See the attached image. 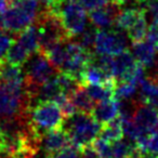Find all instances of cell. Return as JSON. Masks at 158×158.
<instances>
[{
    "label": "cell",
    "mask_w": 158,
    "mask_h": 158,
    "mask_svg": "<svg viewBox=\"0 0 158 158\" xmlns=\"http://www.w3.org/2000/svg\"><path fill=\"white\" fill-rule=\"evenodd\" d=\"M147 1H149V0H136V2L139 3H146Z\"/></svg>",
    "instance_id": "39"
},
{
    "label": "cell",
    "mask_w": 158,
    "mask_h": 158,
    "mask_svg": "<svg viewBox=\"0 0 158 158\" xmlns=\"http://www.w3.org/2000/svg\"><path fill=\"white\" fill-rule=\"evenodd\" d=\"M80 149L75 147L74 145L69 144L56 154L52 156V158H81V153H79Z\"/></svg>",
    "instance_id": "30"
},
{
    "label": "cell",
    "mask_w": 158,
    "mask_h": 158,
    "mask_svg": "<svg viewBox=\"0 0 158 158\" xmlns=\"http://www.w3.org/2000/svg\"><path fill=\"white\" fill-rule=\"evenodd\" d=\"M66 41H67V40L59 42V44H54L53 47H51L50 49H48V50L44 52V54H46V56L48 57L49 61H50V63L52 64L59 72L62 70L64 64H65L66 59H67Z\"/></svg>",
    "instance_id": "20"
},
{
    "label": "cell",
    "mask_w": 158,
    "mask_h": 158,
    "mask_svg": "<svg viewBox=\"0 0 158 158\" xmlns=\"http://www.w3.org/2000/svg\"><path fill=\"white\" fill-rule=\"evenodd\" d=\"M139 101L149 105L158 113V84L151 77L145 78L140 85Z\"/></svg>",
    "instance_id": "17"
},
{
    "label": "cell",
    "mask_w": 158,
    "mask_h": 158,
    "mask_svg": "<svg viewBox=\"0 0 158 158\" xmlns=\"http://www.w3.org/2000/svg\"><path fill=\"white\" fill-rule=\"evenodd\" d=\"M112 144L113 158H131L138 152L135 142L132 140L121 139Z\"/></svg>",
    "instance_id": "23"
},
{
    "label": "cell",
    "mask_w": 158,
    "mask_h": 158,
    "mask_svg": "<svg viewBox=\"0 0 158 158\" xmlns=\"http://www.w3.org/2000/svg\"><path fill=\"white\" fill-rule=\"evenodd\" d=\"M15 40L31 55L40 50L39 31H38V27L36 24L31 25L26 29L18 34V37H16Z\"/></svg>",
    "instance_id": "16"
},
{
    "label": "cell",
    "mask_w": 158,
    "mask_h": 158,
    "mask_svg": "<svg viewBox=\"0 0 158 158\" xmlns=\"http://www.w3.org/2000/svg\"><path fill=\"white\" fill-rule=\"evenodd\" d=\"M44 158H52V156H49V155H47V154H46V157H44Z\"/></svg>",
    "instance_id": "45"
},
{
    "label": "cell",
    "mask_w": 158,
    "mask_h": 158,
    "mask_svg": "<svg viewBox=\"0 0 158 158\" xmlns=\"http://www.w3.org/2000/svg\"><path fill=\"white\" fill-rule=\"evenodd\" d=\"M98 31H99V28H97L94 25L86 27V29L79 35L80 37H79L78 44L81 47H84L85 49H87V50L92 51V48L94 49Z\"/></svg>",
    "instance_id": "27"
},
{
    "label": "cell",
    "mask_w": 158,
    "mask_h": 158,
    "mask_svg": "<svg viewBox=\"0 0 158 158\" xmlns=\"http://www.w3.org/2000/svg\"><path fill=\"white\" fill-rule=\"evenodd\" d=\"M142 11L143 8H127L125 10H120L115 19V27L120 31H128Z\"/></svg>",
    "instance_id": "21"
},
{
    "label": "cell",
    "mask_w": 158,
    "mask_h": 158,
    "mask_svg": "<svg viewBox=\"0 0 158 158\" xmlns=\"http://www.w3.org/2000/svg\"><path fill=\"white\" fill-rule=\"evenodd\" d=\"M132 54L135 60L141 63L145 68H153L156 65V55L158 52V48L149 42L148 40L134 42L132 44Z\"/></svg>",
    "instance_id": "12"
},
{
    "label": "cell",
    "mask_w": 158,
    "mask_h": 158,
    "mask_svg": "<svg viewBox=\"0 0 158 158\" xmlns=\"http://www.w3.org/2000/svg\"><path fill=\"white\" fill-rule=\"evenodd\" d=\"M138 61L131 51H125L113 55L112 77L116 81H128L135 68Z\"/></svg>",
    "instance_id": "8"
},
{
    "label": "cell",
    "mask_w": 158,
    "mask_h": 158,
    "mask_svg": "<svg viewBox=\"0 0 158 158\" xmlns=\"http://www.w3.org/2000/svg\"><path fill=\"white\" fill-rule=\"evenodd\" d=\"M24 65L25 68L23 70L25 74V81L28 94L34 92L38 87L48 81L49 79L54 77L57 70L50 63L46 54L40 50L33 53Z\"/></svg>",
    "instance_id": "5"
},
{
    "label": "cell",
    "mask_w": 158,
    "mask_h": 158,
    "mask_svg": "<svg viewBox=\"0 0 158 158\" xmlns=\"http://www.w3.org/2000/svg\"><path fill=\"white\" fill-rule=\"evenodd\" d=\"M80 152H81V158H101L100 154L92 146V144L85 146L84 148L80 149Z\"/></svg>",
    "instance_id": "35"
},
{
    "label": "cell",
    "mask_w": 158,
    "mask_h": 158,
    "mask_svg": "<svg viewBox=\"0 0 158 158\" xmlns=\"http://www.w3.org/2000/svg\"><path fill=\"white\" fill-rule=\"evenodd\" d=\"M29 123L39 135L63 127L64 117L60 106L53 101L39 102L29 110Z\"/></svg>",
    "instance_id": "4"
},
{
    "label": "cell",
    "mask_w": 158,
    "mask_h": 158,
    "mask_svg": "<svg viewBox=\"0 0 158 158\" xmlns=\"http://www.w3.org/2000/svg\"><path fill=\"white\" fill-rule=\"evenodd\" d=\"M110 80H114V78H112L101 67H99L97 64L92 63V62L86 66L79 78V82L84 87L90 86V85L107 84Z\"/></svg>",
    "instance_id": "14"
},
{
    "label": "cell",
    "mask_w": 158,
    "mask_h": 158,
    "mask_svg": "<svg viewBox=\"0 0 158 158\" xmlns=\"http://www.w3.org/2000/svg\"><path fill=\"white\" fill-rule=\"evenodd\" d=\"M13 42L14 38L10 36L7 31L0 28V64L6 62V57Z\"/></svg>",
    "instance_id": "28"
},
{
    "label": "cell",
    "mask_w": 158,
    "mask_h": 158,
    "mask_svg": "<svg viewBox=\"0 0 158 158\" xmlns=\"http://www.w3.org/2000/svg\"><path fill=\"white\" fill-rule=\"evenodd\" d=\"M55 79H56L57 85H59L61 91L63 93H65V94H67L68 97L80 86V82L75 77L63 72H60L55 76Z\"/></svg>",
    "instance_id": "25"
},
{
    "label": "cell",
    "mask_w": 158,
    "mask_h": 158,
    "mask_svg": "<svg viewBox=\"0 0 158 158\" xmlns=\"http://www.w3.org/2000/svg\"><path fill=\"white\" fill-rule=\"evenodd\" d=\"M110 2H114V3H117V5H119L120 6V1L119 0H110Z\"/></svg>",
    "instance_id": "40"
},
{
    "label": "cell",
    "mask_w": 158,
    "mask_h": 158,
    "mask_svg": "<svg viewBox=\"0 0 158 158\" xmlns=\"http://www.w3.org/2000/svg\"><path fill=\"white\" fill-rule=\"evenodd\" d=\"M147 152L158 156V128L151 134Z\"/></svg>",
    "instance_id": "34"
},
{
    "label": "cell",
    "mask_w": 158,
    "mask_h": 158,
    "mask_svg": "<svg viewBox=\"0 0 158 158\" xmlns=\"http://www.w3.org/2000/svg\"><path fill=\"white\" fill-rule=\"evenodd\" d=\"M39 1H40V3H44L47 1V0H39Z\"/></svg>",
    "instance_id": "44"
},
{
    "label": "cell",
    "mask_w": 158,
    "mask_h": 158,
    "mask_svg": "<svg viewBox=\"0 0 158 158\" xmlns=\"http://www.w3.org/2000/svg\"><path fill=\"white\" fill-rule=\"evenodd\" d=\"M29 56H31V54L14 39L13 44L11 46L7 54V57H6V62H9L11 64H14V65L22 66L26 63Z\"/></svg>",
    "instance_id": "24"
},
{
    "label": "cell",
    "mask_w": 158,
    "mask_h": 158,
    "mask_svg": "<svg viewBox=\"0 0 158 158\" xmlns=\"http://www.w3.org/2000/svg\"><path fill=\"white\" fill-rule=\"evenodd\" d=\"M123 135L125 134H123V123H121V119L118 116L117 118L113 119L112 121L102 126L99 138L103 139L108 143H114L116 141L121 140Z\"/></svg>",
    "instance_id": "19"
},
{
    "label": "cell",
    "mask_w": 158,
    "mask_h": 158,
    "mask_svg": "<svg viewBox=\"0 0 158 158\" xmlns=\"http://www.w3.org/2000/svg\"><path fill=\"white\" fill-rule=\"evenodd\" d=\"M119 1H120V6H121L123 2H126V1H127V0H119Z\"/></svg>",
    "instance_id": "42"
},
{
    "label": "cell",
    "mask_w": 158,
    "mask_h": 158,
    "mask_svg": "<svg viewBox=\"0 0 158 158\" xmlns=\"http://www.w3.org/2000/svg\"><path fill=\"white\" fill-rule=\"evenodd\" d=\"M136 158H158V156L152 153H140V152H138Z\"/></svg>",
    "instance_id": "37"
},
{
    "label": "cell",
    "mask_w": 158,
    "mask_h": 158,
    "mask_svg": "<svg viewBox=\"0 0 158 158\" xmlns=\"http://www.w3.org/2000/svg\"><path fill=\"white\" fill-rule=\"evenodd\" d=\"M147 26H148V25H147L146 14H145V11H144V9H143V11L141 12L139 18L136 19V21L127 31L128 38L131 40L132 44L142 41V40H144V38H146L147 29H148Z\"/></svg>",
    "instance_id": "22"
},
{
    "label": "cell",
    "mask_w": 158,
    "mask_h": 158,
    "mask_svg": "<svg viewBox=\"0 0 158 158\" xmlns=\"http://www.w3.org/2000/svg\"><path fill=\"white\" fill-rule=\"evenodd\" d=\"M102 126L91 114L77 112L72 117L65 118L62 128L68 133L70 144L81 149L92 144L99 136Z\"/></svg>",
    "instance_id": "2"
},
{
    "label": "cell",
    "mask_w": 158,
    "mask_h": 158,
    "mask_svg": "<svg viewBox=\"0 0 158 158\" xmlns=\"http://www.w3.org/2000/svg\"><path fill=\"white\" fill-rule=\"evenodd\" d=\"M69 98L73 103H74L75 107L77 108V112L87 113V114H91V113H92V110L95 104H94V101L92 100V98L89 95L86 87L80 85V86L69 95Z\"/></svg>",
    "instance_id": "18"
},
{
    "label": "cell",
    "mask_w": 158,
    "mask_h": 158,
    "mask_svg": "<svg viewBox=\"0 0 158 158\" xmlns=\"http://www.w3.org/2000/svg\"><path fill=\"white\" fill-rule=\"evenodd\" d=\"M93 117L102 125L112 121L113 119L117 118L119 115V108H118V102L116 99L105 100V101L98 102L94 105L91 113Z\"/></svg>",
    "instance_id": "13"
},
{
    "label": "cell",
    "mask_w": 158,
    "mask_h": 158,
    "mask_svg": "<svg viewBox=\"0 0 158 158\" xmlns=\"http://www.w3.org/2000/svg\"><path fill=\"white\" fill-rule=\"evenodd\" d=\"M40 12L39 0H10L1 19V27L18 35L36 22Z\"/></svg>",
    "instance_id": "1"
},
{
    "label": "cell",
    "mask_w": 158,
    "mask_h": 158,
    "mask_svg": "<svg viewBox=\"0 0 158 158\" xmlns=\"http://www.w3.org/2000/svg\"><path fill=\"white\" fill-rule=\"evenodd\" d=\"M136 94V86L129 81H116L114 98L116 100H133Z\"/></svg>",
    "instance_id": "26"
},
{
    "label": "cell",
    "mask_w": 158,
    "mask_h": 158,
    "mask_svg": "<svg viewBox=\"0 0 158 158\" xmlns=\"http://www.w3.org/2000/svg\"><path fill=\"white\" fill-rule=\"evenodd\" d=\"M31 108V103L26 85L0 82V121L25 116Z\"/></svg>",
    "instance_id": "3"
},
{
    "label": "cell",
    "mask_w": 158,
    "mask_h": 158,
    "mask_svg": "<svg viewBox=\"0 0 158 158\" xmlns=\"http://www.w3.org/2000/svg\"><path fill=\"white\" fill-rule=\"evenodd\" d=\"M1 138H2V129H1V125H0V142H1Z\"/></svg>",
    "instance_id": "41"
},
{
    "label": "cell",
    "mask_w": 158,
    "mask_h": 158,
    "mask_svg": "<svg viewBox=\"0 0 158 158\" xmlns=\"http://www.w3.org/2000/svg\"><path fill=\"white\" fill-rule=\"evenodd\" d=\"M138 152H139V151H138ZM138 152H136V153H135V154H134V155H133V156H132V157H131V158H136V154H138Z\"/></svg>",
    "instance_id": "43"
},
{
    "label": "cell",
    "mask_w": 158,
    "mask_h": 158,
    "mask_svg": "<svg viewBox=\"0 0 158 158\" xmlns=\"http://www.w3.org/2000/svg\"><path fill=\"white\" fill-rule=\"evenodd\" d=\"M151 78L153 79L154 81H156L158 84V62L156 63V65L153 67V74H152Z\"/></svg>",
    "instance_id": "38"
},
{
    "label": "cell",
    "mask_w": 158,
    "mask_h": 158,
    "mask_svg": "<svg viewBox=\"0 0 158 158\" xmlns=\"http://www.w3.org/2000/svg\"><path fill=\"white\" fill-rule=\"evenodd\" d=\"M145 14L151 18L152 22L158 21V0H149L147 1L145 8H143Z\"/></svg>",
    "instance_id": "31"
},
{
    "label": "cell",
    "mask_w": 158,
    "mask_h": 158,
    "mask_svg": "<svg viewBox=\"0 0 158 158\" xmlns=\"http://www.w3.org/2000/svg\"><path fill=\"white\" fill-rule=\"evenodd\" d=\"M132 119L143 134H152L158 128V113L153 107L140 101Z\"/></svg>",
    "instance_id": "9"
},
{
    "label": "cell",
    "mask_w": 158,
    "mask_h": 158,
    "mask_svg": "<svg viewBox=\"0 0 158 158\" xmlns=\"http://www.w3.org/2000/svg\"><path fill=\"white\" fill-rule=\"evenodd\" d=\"M108 2H110V0H80V3H81L85 9L88 10L89 12L104 7V6H106Z\"/></svg>",
    "instance_id": "32"
},
{
    "label": "cell",
    "mask_w": 158,
    "mask_h": 158,
    "mask_svg": "<svg viewBox=\"0 0 158 158\" xmlns=\"http://www.w3.org/2000/svg\"><path fill=\"white\" fill-rule=\"evenodd\" d=\"M128 39L120 29H99L94 44L98 54L116 55L127 49Z\"/></svg>",
    "instance_id": "7"
},
{
    "label": "cell",
    "mask_w": 158,
    "mask_h": 158,
    "mask_svg": "<svg viewBox=\"0 0 158 158\" xmlns=\"http://www.w3.org/2000/svg\"><path fill=\"white\" fill-rule=\"evenodd\" d=\"M92 146L97 149V152L100 154L101 158H113L112 144L106 142L105 140H103L101 138L95 139L92 142Z\"/></svg>",
    "instance_id": "29"
},
{
    "label": "cell",
    "mask_w": 158,
    "mask_h": 158,
    "mask_svg": "<svg viewBox=\"0 0 158 158\" xmlns=\"http://www.w3.org/2000/svg\"><path fill=\"white\" fill-rule=\"evenodd\" d=\"M120 6L114 2H108L106 6L90 11L89 19L91 23L99 29H108L114 25L115 19L120 11Z\"/></svg>",
    "instance_id": "10"
},
{
    "label": "cell",
    "mask_w": 158,
    "mask_h": 158,
    "mask_svg": "<svg viewBox=\"0 0 158 158\" xmlns=\"http://www.w3.org/2000/svg\"><path fill=\"white\" fill-rule=\"evenodd\" d=\"M146 40H148L149 42L155 44L158 48V21L151 23L148 29H147Z\"/></svg>",
    "instance_id": "33"
},
{
    "label": "cell",
    "mask_w": 158,
    "mask_h": 158,
    "mask_svg": "<svg viewBox=\"0 0 158 158\" xmlns=\"http://www.w3.org/2000/svg\"><path fill=\"white\" fill-rule=\"evenodd\" d=\"M0 82L8 85H26L22 67L9 62L0 64Z\"/></svg>",
    "instance_id": "15"
},
{
    "label": "cell",
    "mask_w": 158,
    "mask_h": 158,
    "mask_svg": "<svg viewBox=\"0 0 158 158\" xmlns=\"http://www.w3.org/2000/svg\"><path fill=\"white\" fill-rule=\"evenodd\" d=\"M61 20L68 38L78 36L86 29V9L77 0H63L53 11Z\"/></svg>",
    "instance_id": "6"
},
{
    "label": "cell",
    "mask_w": 158,
    "mask_h": 158,
    "mask_svg": "<svg viewBox=\"0 0 158 158\" xmlns=\"http://www.w3.org/2000/svg\"><path fill=\"white\" fill-rule=\"evenodd\" d=\"M69 144V136L63 128L47 132L41 139V147L44 154L49 156H53Z\"/></svg>",
    "instance_id": "11"
},
{
    "label": "cell",
    "mask_w": 158,
    "mask_h": 158,
    "mask_svg": "<svg viewBox=\"0 0 158 158\" xmlns=\"http://www.w3.org/2000/svg\"><path fill=\"white\" fill-rule=\"evenodd\" d=\"M9 2L10 0H0V28H2L1 27V19H2L3 13L6 12L8 6H9Z\"/></svg>",
    "instance_id": "36"
}]
</instances>
